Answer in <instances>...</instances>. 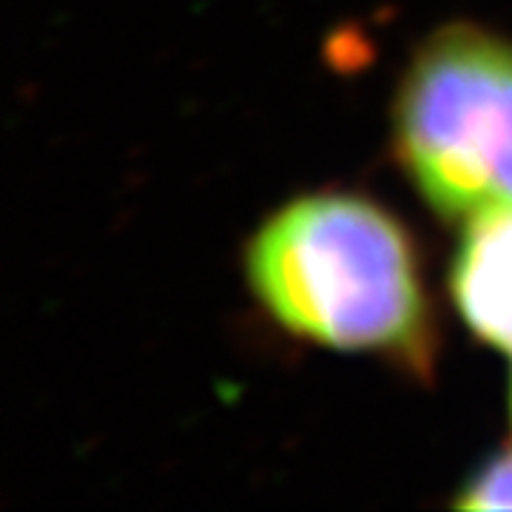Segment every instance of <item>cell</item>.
Returning <instances> with one entry per match:
<instances>
[{"label": "cell", "instance_id": "obj_4", "mask_svg": "<svg viewBox=\"0 0 512 512\" xmlns=\"http://www.w3.org/2000/svg\"><path fill=\"white\" fill-rule=\"evenodd\" d=\"M456 507L461 510H512V447L490 458L476 476L470 478L464 493L456 498Z\"/></svg>", "mask_w": 512, "mask_h": 512}, {"label": "cell", "instance_id": "obj_1", "mask_svg": "<svg viewBox=\"0 0 512 512\" xmlns=\"http://www.w3.org/2000/svg\"><path fill=\"white\" fill-rule=\"evenodd\" d=\"M256 299L282 328L325 348L430 359V313L404 228L353 194L288 202L248 245Z\"/></svg>", "mask_w": 512, "mask_h": 512}, {"label": "cell", "instance_id": "obj_2", "mask_svg": "<svg viewBox=\"0 0 512 512\" xmlns=\"http://www.w3.org/2000/svg\"><path fill=\"white\" fill-rule=\"evenodd\" d=\"M393 146L444 220L512 208V40L467 23L427 37L396 94Z\"/></svg>", "mask_w": 512, "mask_h": 512}, {"label": "cell", "instance_id": "obj_5", "mask_svg": "<svg viewBox=\"0 0 512 512\" xmlns=\"http://www.w3.org/2000/svg\"><path fill=\"white\" fill-rule=\"evenodd\" d=\"M510 407H512V396H510Z\"/></svg>", "mask_w": 512, "mask_h": 512}, {"label": "cell", "instance_id": "obj_3", "mask_svg": "<svg viewBox=\"0 0 512 512\" xmlns=\"http://www.w3.org/2000/svg\"><path fill=\"white\" fill-rule=\"evenodd\" d=\"M450 291L478 339L512 353V208L470 220L453 259Z\"/></svg>", "mask_w": 512, "mask_h": 512}]
</instances>
